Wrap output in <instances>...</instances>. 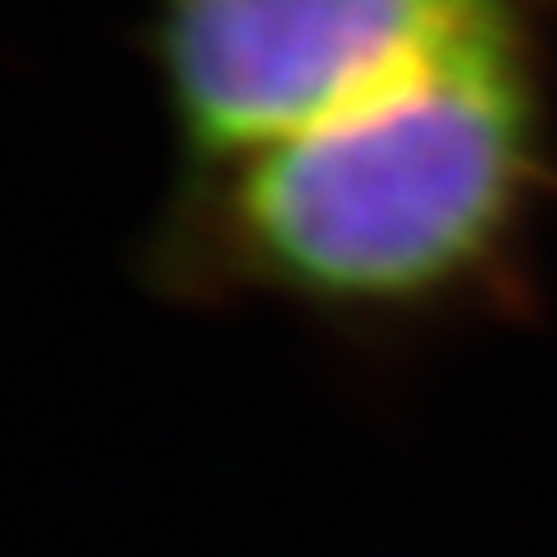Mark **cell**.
<instances>
[{
	"instance_id": "cell-1",
	"label": "cell",
	"mask_w": 557,
	"mask_h": 557,
	"mask_svg": "<svg viewBox=\"0 0 557 557\" xmlns=\"http://www.w3.org/2000/svg\"><path fill=\"white\" fill-rule=\"evenodd\" d=\"M553 20L474 35L304 133L182 176L162 274L343 323L499 294L557 196Z\"/></svg>"
},
{
	"instance_id": "cell-2",
	"label": "cell",
	"mask_w": 557,
	"mask_h": 557,
	"mask_svg": "<svg viewBox=\"0 0 557 557\" xmlns=\"http://www.w3.org/2000/svg\"><path fill=\"white\" fill-rule=\"evenodd\" d=\"M533 15L557 0H143L137 39L186 176H201Z\"/></svg>"
}]
</instances>
